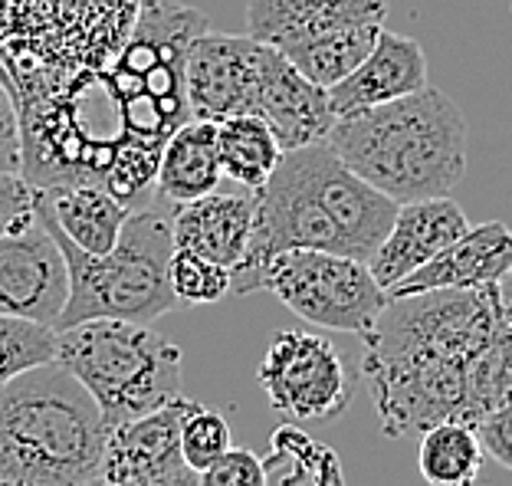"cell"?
Listing matches in <instances>:
<instances>
[{
    "label": "cell",
    "instance_id": "obj_35",
    "mask_svg": "<svg viewBox=\"0 0 512 486\" xmlns=\"http://www.w3.org/2000/svg\"><path fill=\"white\" fill-rule=\"evenodd\" d=\"M0 486H7V483H4V480H0Z\"/></svg>",
    "mask_w": 512,
    "mask_h": 486
},
{
    "label": "cell",
    "instance_id": "obj_25",
    "mask_svg": "<svg viewBox=\"0 0 512 486\" xmlns=\"http://www.w3.org/2000/svg\"><path fill=\"white\" fill-rule=\"evenodd\" d=\"M273 464H283L286 470L270 467L279 473V486H342V464L325 444L309 441L306 434L296 431L293 424H279L273 431Z\"/></svg>",
    "mask_w": 512,
    "mask_h": 486
},
{
    "label": "cell",
    "instance_id": "obj_30",
    "mask_svg": "<svg viewBox=\"0 0 512 486\" xmlns=\"http://www.w3.org/2000/svg\"><path fill=\"white\" fill-rule=\"evenodd\" d=\"M37 221L33 184L23 175H0V237L20 234Z\"/></svg>",
    "mask_w": 512,
    "mask_h": 486
},
{
    "label": "cell",
    "instance_id": "obj_17",
    "mask_svg": "<svg viewBox=\"0 0 512 486\" xmlns=\"http://www.w3.org/2000/svg\"><path fill=\"white\" fill-rule=\"evenodd\" d=\"M512 270V230L499 221H486L470 227L424 263L421 270L404 276L398 286L388 289V296H414L430 289H483L499 286Z\"/></svg>",
    "mask_w": 512,
    "mask_h": 486
},
{
    "label": "cell",
    "instance_id": "obj_15",
    "mask_svg": "<svg viewBox=\"0 0 512 486\" xmlns=\"http://www.w3.org/2000/svg\"><path fill=\"white\" fill-rule=\"evenodd\" d=\"M256 227V191L240 188H214L204 198L174 204L171 234L178 250H194L201 257L227 266L230 273L247 260L250 240Z\"/></svg>",
    "mask_w": 512,
    "mask_h": 486
},
{
    "label": "cell",
    "instance_id": "obj_6",
    "mask_svg": "<svg viewBox=\"0 0 512 486\" xmlns=\"http://www.w3.org/2000/svg\"><path fill=\"white\" fill-rule=\"evenodd\" d=\"M142 0H0V79L17 106L122 53Z\"/></svg>",
    "mask_w": 512,
    "mask_h": 486
},
{
    "label": "cell",
    "instance_id": "obj_13",
    "mask_svg": "<svg viewBox=\"0 0 512 486\" xmlns=\"http://www.w3.org/2000/svg\"><path fill=\"white\" fill-rule=\"evenodd\" d=\"M194 404V398L181 395L165 408L112 427L99 473L92 480L106 486H148L191 470L181 457V424Z\"/></svg>",
    "mask_w": 512,
    "mask_h": 486
},
{
    "label": "cell",
    "instance_id": "obj_18",
    "mask_svg": "<svg viewBox=\"0 0 512 486\" xmlns=\"http://www.w3.org/2000/svg\"><path fill=\"white\" fill-rule=\"evenodd\" d=\"M388 0H250L247 33L253 40L289 53L342 27L384 23Z\"/></svg>",
    "mask_w": 512,
    "mask_h": 486
},
{
    "label": "cell",
    "instance_id": "obj_21",
    "mask_svg": "<svg viewBox=\"0 0 512 486\" xmlns=\"http://www.w3.org/2000/svg\"><path fill=\"white\" fill-rule=\"evenodd\" d=\"M224 181L217 145V122L191 119L168 138L165 152L158 161L155 188L168 204H184L204 198Z\"/></svg>",
    "mask_w": 512,
    "mask_h": 486
},
{
    "label": "cell",
    "instance_id": "obj_24",
    "mask_svg": "<svg viewBox=\"0 0 512 486\" xmlns=\"http://www.w3.org/2000/svg\"><path fill=\"white\" fill-rule=\"evenodd\" d=\"M381 30H384V23L342 27V30L325 33V37L309 40V43H299L283 56H289L312 83L332 89L335 83H342L348 73H355V69L362 66L365 56L375 50Z\"/></svg>",
    "mask_w": 512,
    "mask_h": 486
},
{
    "label": "cell",
    "instance_id": "obj_4",
    "mask_svg": "<svg viewBox=\"0 0 512 486\" xmlns=\"http://www.w3.org/2000/svg\"><path fill=\"white\" fill-rule=\"evenodd\" d=\"M325 142L394 204L450 198L467 171V119L457 102L434 86L342 115Z\"/></svg>",
    "mask_w": 512,
    "mask_h": 486
},
{
    "label": "cell",
    "instance_id": "obj_2",
    "mask_svg": "<svg viewBox=\"0 0 512 486\" xmlns=\"http://www.w3.org/2000/svg\"><path fill=\"white\" fill-rule=\"evenodd\" d=\"M362 342L384 437L476 424L512 395V309L499 286L391 296Z\"/></svg>",
    "mask_w": 512,
    "mask_h": 486
},
{
    "label": "cell",
    "instance_id": "obj_3",
    "mask_svg": "<svg viewBox=\"0 0 512 486\" xmlns=\"http://www.w3.org/2000/svg\"><path fill=\"white\" fill-rule=\"evenodd\" d=\"M394 214L398 204L358 178L329 142L293 148L256 188L250 253L234 270L230 296L263 289V266L279 250H325L368 263Z\"/></svg>",
    "mask_w": 512,
    "mask_h": 486
},
{
    "label": "cell",
    "instance_id": "obj_14",
    "mask_svg": "<svg viewBox=\"0 0 512 486\" xmlns=\"http://www.w3.org/2000/svg\"><path fill=\"white\" fill-rule=\"evenodd\" d=\"M253 115H260L270 125L283 152L325 142L335 125L329 89L312 83L289 56L273 50V46H266L263 56Z\"/></svg>",
    "mask_w": 512,
    "mask_h": 486
},
{
    "label": "cell",
    "instance_id": "obj_26",
    "mask_svg": "<svg viewBox=\"0 0 512 486\" xmlns=\"http://www.w3.org/2000/svg\"><path fill=\"white\" fill-rule=\"evenodd\" d=\"M56 358V329L43 322L0 316V388Z\"/></svg>",
    "mask_w": 512,
    "mask_h": 486
},
{
    "label": "cell",
    "instance_id": "obj_10",
    "mask_svg": "<svg viewBox=\"0 0 512 486\" xmlns=\"http://www.w3.org/2000/svg\"><path fill=\"white\" fill-rule=\"evenodd\" d=\"M256 381L270 408L296 424L335 421L355 395V378L342 352L325 335L302 329L273 335Z\"/></svg>",
    "mask_w": 512,
    "mask_h": 486
},
{
    "label": "cell",
    "instance_id": "obj_16",
    "mask_svg": "<svg viewBox=\"0 0 512 486\" xmlns=\"http://www.w3.org/2000/svg\"><path fill=\"white\" fill-rule=\"evenodd\" d=\"M467 230H470L467 214L450 198H424V201L398 204V214H394L378 250L371 253L368 266L375 273V280L384 289H391L404 276H411L424 263L434 260L440 250L450 247Z\"/></svg>",
    "mask_w": 512,
    "mask_h": 486
},
{
    "label": "cell",
    "instance_id": "obj_32",
    "mask_svg": "<svg viewBox=\"0 0 512 486\" xmlns=\"http://www.w3.org/2000/svg\"><path fill=\"white\" fill-rule=\"evenodd\" d=\"M20 171H23L20 112L7 83L0 79V175H20Z\"/></svg>",
    "mask_w": 512,
    "mask_h": 486
},
{
    "label": "cell",
    "instance_id": "obj_27",
    "mask_svg": "<svg viewBox=\"0 0 512 486\" xmlns=\"http://www.w3.org/2000/svg\"><path fill=\"white\" fill-rule=\"evenodd\" d=\"M234 273L227 266L201 257L194 250L171 253V289L178 296V306H211L230 296Z\"/></svg>",
    "mask_w": 512,
    "mask_h": 486
},
{
    "label": "cell",
    "instance_id": "obj_11",
    "mask_svg": "<svg viewBox=\"0 0 512 486\" xmlns=\"http://www.w3.org/2000/svg\"><path fill=\"white\" fill-rule=\"evenodd\" d=\"M266 43L234 33H211L204 30L194 37L188 50V106L191 119L201 122H224L230 115H253L256 83L263 73Z\"/></svg>",
    "mask_w": 512,
    "mask_h": 486
},
{
    "label": "cell",
    "instance_id": "obj_12",
    "mask_svg": "<svg viewBox=\"0 0 512 486\" xmlns=\"http://www.w3.org/2000/svg\"><path fill=\"white\" fill-rule=\"evenodd\" d=\"M69 299V266L40 217L20 234L0 237V316L56 326Z\"/></svg>",
    "mask_w": 512,
    "mask_h": 486
},
{
    "label": "cell",
    "instance_id": "obj_20",
    "mask_svg": "<svg viewBox=\"0 0 512 486\" xmlns=\"http://www.w3.org/2000/svg\"><path fill=\"white\" fill-rule=\"evenodd\" d=\"M33 204L50 214V221L92 257H102L119 243L122 227L132 214V207H125L115 194L96 184L33 188Z\"/></svg>",
    "mask_w": 512,
    "mask_h": 486
},
{
    "label": "cell",
    "instance_id": "obj_9",
    "mask_svg": "<svg viewBox=\"0 0 512 486\" xmlns=\"http://www.w3.org/2000/svg\"><path fill=\"white\" fill-rule=\"evenodd\" d=\"M263 289L312 326L352 335L375 329L391 299L365 260L325 250H279L263 266Z\"/></svg>",
    "mask_w": 512,
    "mask_h": 486
},
{
    "label": "cell",
    "instance_id": "obj_22",
    "mask_svg": "<svg viewBox=\"0 0 512 486\" xmlns=\"http://www.w3.org/2000/svg\"><path fill=\"white\" fill-rule=\"evenodd\" d=\"M217 145H220L224 178L250 191L263 188L286 155L270 125L260 115L250 112L230 115V119L217 122Z\"/></svg>",
    "mask_w": 512,
    "mask_h": 486
},
{
    "label": "cell",
    "instance_id": "obj_31",
    "mask_svg": "<svg viewBox=\"0 0 512 486\" xmlns=\"http://www.w3.org/2000/svg\"><path fill=\"white\" fill-rule=\"evenodd\" d=\"M476 437L486 450V457H493L499 467L512 470V395L506 401H499L490 414H483L473 424Z\"/></svg>",
    "mask_w": 512,
    "mask_h": 486
},
{
    "label": "cell",
    "instance_id": "obj_7",
    "mask_svg": "<svg viewBox=\"0 0 512 486\" xmlns=\"http://www.w3.org/2000/svg\"><path fill=\"white\" fill-rule=\"evenodd\" d=\"M37 217L50 227L69 266V299L53 326L56 332L89 319H128L151 326L178 306L171 289V214L161 207L145 204L128 214L119 243L102 257L79 250L40 207Z\"/></svg>",
    "mask_w": 512,
    "mask_h": 486
},
{
    "label": "cell",
    "instance_id": "obj_34",
    "mask_svg": "<svg viewBox=\"0 0 512 486\" xmlns=\"http://www.w3.org/2000/svg\"><path fill=\"white\" fill-rule=\"evenodd\" d=\"M499 296H503V303L512 309V270L503 276V283H499Z\"/></svg>",
    "mask_w": 512,
    "mask_h": 486
},
{
    "label": "cell",
    "instance_id": "obj_28",
    "mask_svg": "<svg viewBox=\"0 0 512 486\" xmlns=\"http://www.w3.org/2000/svg\"><path fill=\"white\" fill-rule=\"evenodd\" d=\"M234 447L230 441V424L224 414H217L204 404H194L181 424V457L194 473H204Z\"/></svg>",
    "mask_w": 512,
    "mask_h": 486
},
{
    "label": "cell",
    "instance_id": "obj_8",
    "mask_svg": "<svg viewBox=\"0 0 512 486\" xmlns=\"http://www.w3.org/2000/svg\"><path fill=\"white\" fill-rule=\"evenodd\" d=\"M53 362L83 381L109 431L181 398V349L148 322H76L56 332Z\"/></svg>",
    "mask_w": 512,
    "mask_h": 486
},
{
    "label": "cell",
    "instance_id": "obj_1",
    "mask_svg": "<svg viewBox=\"0 0 512 486\" xmlns=\"http://www.w3.org/2000/svg\"><path fill=\"white\" fill-rule=\"evenodd\" d=\"M211 27L184 0H142L119 56L17 106L33 188L96 184L125 207L151 204L168 138L191 122L188 50Z\"/></svg>",
    "mask_w": 512,
    "mask_h": 486
},
{
    "label": "cell",
    "instance_id": "obj_33",
    "mask_svg": "<svg viewBox=\"0 0 512 486\" xmlns=\"http://www.w3.org/2000/svg\"><path fill=\"white\" fill-rule=\"evenodd\" d=\"M86 486H106V483L89 480ZM148 486H201V480H197L194 470H184V473H178V477H168V480H158V483H148Z\"/></svg>",
    "mask_w": 512,
    "mask_h": 486
},
{
    "label": "cell",
    "instance_id": "obj_23",
    "mask_svg": "<svg viewBox=\"0 0 512 486\" xmlns=\"http://www.w3.org/2000/svg\"><path fill=\"white\" fill-rule=\"evenodd\" d=\"M486 450L473 424L444 421L427 427L417 447V470L427 486H476Z\"/></svg>",
    "mask_w": 512,
    "mask_h": 486
},
{
    "label": "cell",
    "instance_id": "obj_5",
    "mask_svg": "<svg viewBox=\"0 0 512 486\" xmlns=\"http://www.w3.org/2000/svg\"><path fill=\"white\" fill-rule=\"evenodd\" d=\"M109 427L96 398L60 362L0 388V480L7 486H86L99 473Z\"/></svg>",
    "mask_w": 512,
    "mask_h": 486
},
{
    "label": "cell",
    "instance_id": "obj_19",
    "mask_svg": "<svg viewBox=\"0 0 512 486\" xmlns=\"http://www.w3.org/2000/svg\"><path fill=\"white\" fill-rule=\"evenodd\" d=\"M427 86V56L414 37H401L394 30H381L362 66L348 73L342 83L329 89L335 119L362 109H375L384 102L404 99Z\"/></svg>",
    "mask_w": 512,
    "mask_h": 486
},
{
    "label": "cell",
    "instance_id": "obj_36",
    "mask_svg": "<svg viewBox=\"0 0 512 486\" xmlns=\"http://www.w3.org/2000/svg\"><path fill=\"white\" fill-rule=\"evenodd\" d=\"M509 4H512V0H509Z\"/></svg>",
    "mask_w": 512,
    "mask_h": 486
},
{
    "label": "cell",
    "instance_id": "obj_29",
    "mask_svg": "<svg viewBox=\"0 0 512 486\" xmlns=\"http://www.w3.org/2000/svg\"><path fill=\"white\" fill-rule=\"evenodd\" d=\"M201 486H270V467L247 447H230L204 473H197Z\"/></svg>",
    "mask_w": 512,
    "mask_h": 486
}]
</instances>
